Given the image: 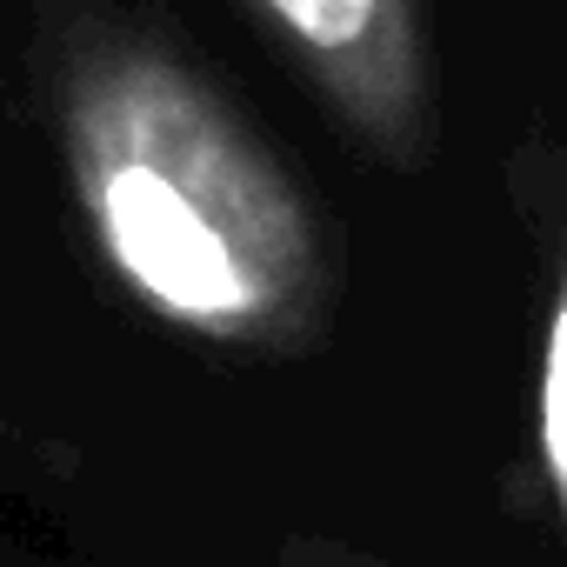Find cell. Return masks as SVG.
<instances>
[{
	"mask_svg": "<svg viewBox=\"0 0 567 567\" xmlns=\"http://www.w3.org/2000/svg\"><path fill=\"white\" fill-rule=\"evenodd\" d=\"M61 154L114 280L220 348H301L328 315L315 200L167 48L94 28L61 61Z\"/></svg>",
	"mask_w": 567,
	"mask_h": 567,
	"instance_id": "cell-1",
	"label": "cell"
},
{
	"mask_svg": "<svg viewBox=\"0 0 567 567\" xmlns=\"http://www.w3.org/2000/svg\"><path fill=\"white\" fill-rule=\"evenodd\" d=\"M280 567H388L348 540H328V534H288L280 540Z\"/></svg>",
	"mask_w": 567,
	"mask_h": 567,
	"instance_id": "cell-4",
	"label": "cell"
},
{
	"mask_svg": "<svg viewBox=\"0 0 567 567\" xmlns=\"http://www.w3.org/2000/svg\"><path fill=\"white\" fill-rule=\"evenodd\" d=\"M540 467L567 527V254L554 274V308H547V348H540Z\"/></svg>",
	"mask_w": 567,
	"mask_h": 567,
	"instance_id": "cell-3",
	"label": "cell"
},
{
	"mask_svg": "<svg viewBox=\"0 0 567 567\" xmlns=\"http://www.w3.org/2000/svg\"><path fill=\"white\" fill-rule=\"evenodd\" d=\"M254 14L280 34L348 134L394 167L427 154L434 94L421 0H254Z\"/></svg>",
	"mask_w": 567,
	"mask_h": 567,
	"instance_id": "cell-2",
	"label": "cell"
}]
</instances>
